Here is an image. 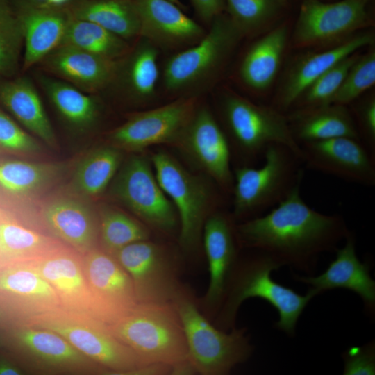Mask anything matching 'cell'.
<instances>
[{"label": "cell", "mask_w": 375, "mask_h": 375, "mask_svg": "<svg viewBox=\"0 0 375 375\" xmlns=\"http://www.w3.org/2000/svg\"><path fill=\"white\" fill-rule=\"evenodd\" d=\"M242 247L262 251L282 266L312 275L318 257L336 251L350 233L343 217L322 213L303 199L301 185L271 210L235 225Z\"/></svg>", "instance_id": "cell-1"}, {"label": "cell", "mask_w": 375, "mask_h": 375, "mask_svg": "<svg viewBox=\"0 0 375 375\" xmlns=\"http://www.w3.org/2000/svg\"><path fill=\"white\" fill-rule=\"evenodd\" d=\"M250 249L252 251L250 256L238 259L225 297L216 315L218 328L224 331L235 328L242 303L249 298L258 297L278 312L276 328L289 335H294L299 317L315 296L308 291L305 295L299 294L292 288L274 281L271 273L282 265L267 253Z\"/></svg>", "instance_id": "cell-2"}, {"label": "cell", "mask_w": 375, "mask_h": 375, "mask_svg": "<svg viewBox=\"0 0 375 375\" xmlns=\"http://www.w3.org/2000/svg\"><path fill=\"white\" fill-rule=\"evenodd\" d=\"M107 326L145 366H167L172 373L174 367L189 361L183 328L172 303L138 302Z\"/></svg>", "instance_id": "cell-3"}, {"label": "cell", "mask_w": 375, "mask_h": 375, "mask_svg": "<svg viewBox=\"0 0 375 375\" xmlns=\"http://www.w3.org/2000/svg\"><path fill=\"white\" fill-rule=\"evenodd\" d=\"M262 159L260 167L241 166L234 169L231 194L235 220L243 222L265 214L301 185L304 165L291 148L272 144Z\"/></svg>", "instance_id": "cell-4"}, {"label": "cell", "mask_w": 375, "mask_h": 375, "mask_svg": "<svg viewBox=\"0 0 375 375\" xmlns=\"http://www.w3.org/2000/svg\"><path fill=\"white\" fill-rule=\"evenodd\" d=\"M181 322L188 360L197 374L224 375L251 356L253 348L244 328L224 331L199 311L192 295L183 286L172 301Z\"/></svg>", "instance_id": "cell-5"}, {"label": "cell", "mask_w": 375, "mask_h": 375, "mask_svg": "<svg viewBox=\"0 0 375 375\" xmlns=\"http://www.w3.org/2000/svg\"><path fill=\"white\" fill-rule=\"evenodd\" d=\"M19 326L59 334L90 360L114 374H139L146 367L112 335L107 324L87 314L60 308L32 317Z\"/></svg>", "instance_id": "cell-6"}, {"label": "cell", "mask_w": 375, "mask_h": 375, "mask_svg": "<svg viewBox=\"0 0 375 375\" xmlns=\"http://www.w3.org/2000/svg\"><path fill=\"white\" fill-rule=\"evenodd\" d=\"M222 112L231 156L234 153L240 162L238 167L253 166L274 143L289 147L301 158L300 146L292 136L287 117L274 107L230 94L223 101Z\"/></svg>", "instance_id": "cell-7"}, {"label": "cell", "mask_w": 375, "mask_h": 375, "mask_svg": "<svg viewBox=\"0 0 375 375\" xmlns=\"http://www.w3.org/2000/svg\"><path fill=\"white\" fill-rule=\"evenodd\" d=\"M157 181L171 199L179 220L178 241L186 253L198 250L207 218L219 201L208 183L182 166L165 151L151 157Z\"/></svg>", "instance_id": "cell-8"}, {"label": "cell", "mask_w": 375, "mask_h": 375, "mask_svg": "<svg viewBox=\"0 0 375 375\" xmlns=\"http://www.w3.org/2000/svg\"><path fill=\"white\" fill-rule=\"evenodd\" d=\"M107 189L113 201L149 228L169 234L179 228L176 210L144 156L135 154L124 160Z\"/></svg>", "instance_id": "cell-9"}, {"label": "cell", "mask_w": 375, "mask_h": 375, "mask_svg": "<svg viewBox=\"0 0 375 375\" xmlns=\"http://www.w3.org/2000/svg\"><path fill=\"white\" fill-rule=\"evenodd\" d=\"M210 23L209 31L197 43L167 60L163 82L168 90H188L210 79L243 36L228 15L222 13Z\"/></svg>", "instance_id": "cell-10"}, {"label": "cell", "mask_w": 375, "mask_h": 375, "mask_svg": "<svg viewBox=\"0 0 375 375\" xmlns=\"http://www.w3.org/2000/svg\"><path fill=\"white\" fill-rule=\"evenodd\" d=\"M70 162H38L0 157V208L31 222L39 219L38 204L60 186Z\"/></svg>", "instance_id": "cell-11"}, {"label": "cell", "mask_w": 375, "mask_h": 375, "mask_svg": "<svg viewBox=\"0 0 375 375\" xmlns=\"http://www.w3.org/2000/svg\"><path fill=\"white\" fill-rule=\"evenodd\" d=\"M112 255L129 274L139 303H172L182 288L176 261L160 244L138 241Z\"/></svg>", "instance_id": "cell-12"}, {"label": "cell", "mask_w": 375, "mask_h": 375, "mask_svg": "<svg viewBox=\"0 0 375 375\" xmlns=\"http://www.w3.org/2000/svg\"><path fill=\"white\" fill-rule=\"evenodd\" d=\"M38 210L46 230L63 243L82 254L97 247L99 212L92 199L59 186L40 201Z\"/></svg>", "instance_id": "cell-13"}, {"label": "cell", "mask_w": 375, "mask_h": 375, "mask_svg": "<svg viewBox=\"0 0 375 375\" xmlns=\"http://www.w3.org/2000/svg\"><path fill=\"white\" fill-rule=\"evenodd\" d=\"M195 111L193 98H182L167 105L136 113L111 131L110 144L139 152L162 143H176Z\"/></svg>", "instance_id": "cell-14"}, {"label": "cell", "mask_w": 375, "mask_h": 375, "mask_svg": "<svg viewBox=\"0 0 375 375\" xmlns=\"http://www.w3.org/2000/svg\"><path fill=\"white\" fill-rule=\"evenodd\" d=\"M370 0H341L327 3L303 0L294 31L298 47L326 44L366 26Z\"/></svg>", "instance_id": "cell-15"}, {"label": "cell", "mask_w": 375, "mask_h": 375, "mask_svg": "<svg viewBox=\"0 0 375 375\" xmlns=\"http://www.w3.org/2000/svg\"><path fill=\"white\" fill-rule=\"evenodd\" d=\"M97 319L110 324L138 303L133 281L115 256L98 247L83 253Z\"/></svg>", "instance_id": "cell-16"}, {"label": "cell", "mask_w": 375, "mask_h": 375, "mask_svg": "<svg viewBox=\"0 0 375 375\" xmlns=\"http://www.w3.org/2000/svg\"><path fill=\"white\" fill-rule=\"evenodd\" d=\"M175 144L223 191L232 192L234 181L230 144L209 110H195Z\"/></svg>", "instance_id": "cell-17"}, {"label": "cell", "mask_w": 375, "mask_h": 375, "mask_svg": "<svg viewBox=\"0 0 375 375\" xmlns=\"http://www.w3.org/2000/svg\"><path fill=\"white\" fill-rule=\"evenodd\" d=\"M299 146L308 169L360 185H375V155L359 140L339 137Z\"/></svg>", "instance_id": "cell-18"}, {"label": "cell", "mask_w": 375, "mask_h": 375, "mask_svg": "<svg viewBox=\"0 0 375 375\" xmlns=\"http://www.w3.org/2000/svg\"><path fill=\"white\" fill-rule=\"evenodd\" d=\"M61 307L51 285L23 261L0 265V311L22 325Z\"/></svg>", "instance_id": "cell-19"}, {"label": "cell", "mask_w": 375, "mask_h": 375, "mask_svg": "<svg viewBox=\"0 0 375 375\" xmlns=\"http://www.w3.org/2000/svg\"><path fill=\"white\" fill-rule=\"evenodd\" d=\"M235 219L221 211L206 219L202 234L207 258L209 282L202 304L208 314L217 315L240 258Z\"/></svg>", "instance_id": "cell-20"}, {"label": "cell", "mask_w": 375, "mask_h": 375, "mask_svg": "<svg viewBox=\"0 0 375 375\" xmlns=\"http://www.w3.org/2000/svg\"><path fill=\"white\" fill-rule=\"evenodd\" d=\"M23 262L51 285L62 308L97 319L81 253L64 244L42 256Z\"/></svg>", "instance_id": "cell-21"}, {"label": "cell", "mask_w": 375, "mask_h": 375, "mask_svg": "<svg viewBox=\"0 0 375 375\" xmlns=\"http://www.w3.org/2000/svg\"><path fill=\"white\" fill-rule=\"evenodd\" d=\"M39 64L53 77L92 94L115 81L119 60H111L70 45L60 44Z\"/></svg>", "instance_id": "cell-22"}, {"label": "cell", "mask_w": 375, "mask_h": 375, "mask_svg": "<svg viewBox=\"0 0 375 375\" xmlns=\"http://www.w3.org/2000/svg\"><path fill=\"white\" fill-rule=\"evenodd\" d=\"M336 258L322 274L314 276L294 275L297 281L310 286L308 292L315 297L324 291L344 288L358 294L365 310L372 315L375 310V282L369 274V265L358 259L356 239L350 232L345 244L336 249Z\"/></svg>", "instance_id": "cell-23"}, {"label": "cell", "mask_w": 375, "mask_h": 375, "mask_svg": "<svg viewBox=\"0 0 375 375\" xmlns=\"http://www.w3.org/2000/svg\"><path fill=\"white\" fill-rule=\"evenodd\" d=\"M140 36L156 47L176 48L194 45L205 30L169 0H135Z\"/></svg>", "instance_id": "cell-24"}, {"label": "cell", "mask_w": 375, "mask_h": 375, "mask_svg": "<svg viewBox=\"0 0 375 375\" xmlns=\"http://www.w3.org/2000/svg\"><path fill=\"white\" fill-rule=\"evenodd\" d=\"M15 10L24 35L23 68L27 69L62 43L71 15L67 9L47 3L22 2Z\"/></svg>", "instance_id": "cell-25"}, {"label": "cell", "mask_w": 375, "mask_h": 375, "mask_svg": "<svg viewBox=\"0 0 375 375\" xmlns=\"http://www.w3.org/2000/svg\"><path fill=\"white\" fill-rule=\"evenodd\" d=\"M373 42L374 35L372 33H360L333 48L305 56L290 71L276 99L274 108L281 112L287 110L328 69Z\"/></svg>", "instance_id": "cell-26"}, {"label": "cell", "mask_w": 375, "mask_h": 375, "mask_svg": "<svg viewBox=\"0 0 375 375\" xmlns=\"http://www.w3.org/2000/svg\"><path fill=\"white\" fill-rule=\"evenodd\" d=\"M287 118L292 136L299 144L339 137L360 141L353 115L346 106L330 103L297 110Z\"/></svg>", "instance_id": "cell-27"}, {"label": "cell", "mask_w": 375, "mask_h": 375, "mask_svg": "<svg viewBox=\"0 0 375 375\" xmlns=\"http://www.w3.org/2000/svg\"><path fill=\"white\" fill-rule=\"evenodd\" d=\"M0 103L34 137L51 148L56 136L32 82L25 77L0 83Z\"/></svg>", "instance_id": "cell-28"}, {"label": "cell", "mask_w": 375, "mask_h": 375, "mask_svg": "<svg viewBox=\"0 0 375 375\" xmlns=\"http://www.w3.org/2000/svg\"><path fill=\"white\" fill-rule=\"evenodd\" d=\"M64 244L50 233L1 208L0 265L37 258Z\"/></svg>", "instance_id": "cell-29"}, {"label": "cell", "mask_w": 375, "mask_h": 375, "mask_svg": "<svg viewBox=\"0 0 375 375\" xmlns=\"http://www.w3.org/2000/svg\"><path fill=\"white\" fill-rule=\"evenodd\" d=\"M41 86L62 120L78 132L92 130L101 115L100 104L90 94L51 76H40Z\"/></svg>", "instance_id": "cell-30"}, {"label": "cell", "mask_w": 375, "mask_h": 375, "mask_svg": "<svg viewBox=\"0 0 375 375\" xmlns=\"http://www.w3.org/2000/svg\"><path fill=\"white\" fill-rule=\"evenodd\" d=\"M287 37V28L281 26L272 30L249 49L240 67V76L251 89L263 91L271 85L280 67Z\"/></svg>", "instance_id": "cell-31"}, {"label": "cell", "mask_w": 375, "mask_h": 375, "mask_svg": "<svg viewBox=\"0 0 375 375\" xmlns=\"http://www.w3.org/2000/svg\"><path fill=\"white\" fill-rule=\"evenodd\" d=\"M67 10L73 17L95 23L126 40L140 36L135 0H79Z\"/></svg>", "instance_id": "cell-32"}, {"label": "cell", "mask_w": 375, "mask_h": 375, "mask_svg": "<svg viewBox=\"0 0 375 375\" xmlns=\"http://www.w3.org/2000/svg\"><path fill=\"white\" fill-rule=\"evenodd\" d=\"M123 159V151L110 144L95 148L76 163L68 186L92 200L107 190Z\"/></svg>", "instance_id": "cell-33"}, {"label": "cell", "mask_w": 375, "mask_h": 375, "mask_svg": "<svg viewBox=\"0 0 375 375\" xmlns=\"http://www.w3.org/2000/svg\"><path fill=\"white\" fill-rule=\"evenodd\" d=\"M15 338L30 355L47 365L76 368L91 361L63 337L50 330L19 326Z\"/></svg>", "instance_id": "cell-34"}, {"label": "cell", "mask_w": 375, "mask_h": 375, "mask_svg": "<svg viewBox=\"0 0 375 375\" xmlns=\"http://www.w3.org/2000/svg\"><path fill=\"white\" fill-rule=\"evenodd\" d=\"M158 53L154 44L143 39L124 60H119L115 81L132 97L142 100L153 95L158 78Z\"/></svg>", "instance_id": "cell-35"}, {"label": "cell", "mask_w": 375, "mask_h": 375, "mask_svg": "<svg viewBox=\"0 0 375 375\" xmlns=\"http://www.w3.org/2000/svg\"><path fill=\"white\" fill-rule=\"evenodd\" d=\"M60 44L70 45L115 60L122 58L130 51L124 38L95 23L72 15Z\"/></svg>", "instance_id": "cell-36"}, {"label": "cell", "mask_w": 375, "mask_h": 375, "mask_svg": "<svg viewBox=\"0 0 375 375\" xmlns=\"http://www.w3.org/2000/svg\"><path fill=\"white\" fill-rule=\"evenodd\" d=\"M98 212L99 242L106 252L112 255L131 243L149 240V228L124 211L102 203Z\"/></svg>", "instance_id": "cell-37"}, {"label": "cell", "mask_w": 375, "mask_h": 375, "mask_svg": "<svg viewBox=\"0 0 375 375\" xmlns=\"http://www.w3.org/2000/svg\"><path fill=\"white\" fill-rule=\"evenodd\" d=\"M23 46V31L16 10L8 0H0V76L15 73Z\"/></svg>", "instance_id": "cell-38"}, {"label": "cell", "mask_w": 375, "mask_h": 375, "mask_svg": "<svg viewBox=\"0 0 375 375\" xmlns=\"http://www.w3.org/2000/svg\"><path fill=\"white\" fill-rule=\"evenodd\" d=\"M356 53L342 59L315 80L294 103L298 106V110L330 104L348 72L358 58L359 56Z\"/></svg>", "instance_id": "cell-39"}, {"label": "cell", "mask_w": 375, "mask_h": 375, "mask_svg": "<svg viewBox=\"0 0 375 375\" xmlns=\"http://www.w3.org/2000/svg\"><path fill=\"white\" fill-rule=\"evenodd\" d=\"M228 17L242 35L253 33L276 12L281 0H225Z\"/></svg>", "instance_id": "cell-40"}, {"label": "cell", "mask_w": 375, "mask_h": 375, "mask_svg": "<svg viewBox=\"0 0 375 375\" xmlns=\"http://www.w3.org/2000/svg\"><path fill=\"white\" fill-rule=\"evenodd\" d=\"M375 83V53L359 56L348 72L330 103L347 106L353 102Z\"/></svg>", "instance_id": "cell-41"}, {"label": "cell", "mask_w": 375, "mask_h": 375, "mask_svg": "<svg viewBox=\"0 0 375 375\" xmlns=\"http://www.w3.org/2000/svg\"><path fill=\"white\" fill-rule=\"evenodd\" d=\"M0 150L32 157L42 154L43 149L38 140L0 109Z\"/></svg>", "instance_id": "cell-42"}, {"label": "cell", "mask_w": 375, "mask_h": 375, "mask_svg": "<svg viewBox=\"0 0 375 375\" xmlns=\"http://www.w3.org/2000/svg\"><path fill=\"white\" fill-rule=\"evenodd\" d=\"M344 375L375 374V344L372 341L362 347H353L342 356Z\"/></svg>", "instance_id": "cell-43"}, {"label": "cell", "mask_w": 375, "mask_h": 375, "mask_svg": "<svg viewBox=\"0 0 375 375\" xmlns=\"http://www.w3.org/2000/svg\"><path fill=\"white\" fill-rule=\"evenodd\" d=\"M356 125L362 143L375 155V99L370 98L358 107Z\"/></svg>", "instance_id": "cell-44"}, {"label": "cell", "mask_w": 375, "mask_h": 375, "mask_svg": "<svg viewBox=\"0 0 375 375\" xmlns=\"http://www.w3.org/2000/svg\"><path fill=\"white\" fill-rule=\"evenodd\" d=\"M199 17L210 23L226 9L225 0H190Z\"/></svg>", "instance_id": "cell-45"}, {"label": "cell", "mask_w": 375, "mask_h": 375, "mask_svg": "<svg viewBox=\"0 0 375 375\" xmlns=\"http://www.w3.org/2000/svg\"><path fill=\"white\" fill-rule=\"evenodd\" d=\"M22 371L10 362L0 360V375H19Z\"/></svg>", "instance_id": "cell-46"}, {"label": "cell", "mask_w": 375, "mask_h": 375, "mask_svg": "<svg viewBox=\"0 0 375 375\" xmlns=\"http://www.w3.org/2000/svg\"><path fill=\"white\" fill-rule=\"evenodd\" d=\"M49 5L59 6L61 4L65 3L68 0H45Z\"/></svg>", "instance_id": "cell-47"}, {"label": "cell", "mask_w": 375, "mask_h": 375, "mask_svg": "<svg viewBox=\"0 0 375 375\" xmlns=\"http://www.w3.org/2000/svg\"><path fill=\"white\" fill-rule=\"evenodd\" d=\"M169 1L175 3L178 6H179L181 9L185 10L184 5L179 0H169Z\"/></svg>", "instance_id": "cell-48"}, {"label": "cell", "mask_w": 375, "mask_h": 375, "mask_svg": "<svg viewBox=\"0 0 375 375\" xmlns=\"http://www.w3.org/2000/svg\"><path fill=\"white\" fill-rule=\"evenodd\" d=\"M1 208H0V219H1Z\"/></svg>", "instance_id": "cell-49"}, {"label": "cell", "mask_w": 375, "mask_h": 375, "mask_svg": "<svg viewBox=\"0 0 375 375\" xmlns=\"http://www.w3.org/2000/svg\"><path fill=\"white\" fill-rule=\"evenodd\" d=\"M282 3H283L284 1H285L286 0H281Z\"/></svg>", "instance_id": "cell-50"}, {"label": "cell", "mask_w": 375, "mask_h": 375, "mask_svg": "<svg viewBox=\"0 0 375 375\" xmlns=\"http://www.w3.org/2000/svg\"><path fill=\"white\" fill-rule=\"evenodd\" d=\"M2 316H3V315H2V314H1V311H0V317H2Z\"/></svg>", "instance_id": "cell-51"}, {"label": "cell", "mask_w": 375, "mask_h": 375, "mask_svg": "<svg viewBox=\"0 0 375 375\" xmlns=\"http://www.w3.org/2000/svg\"><path fill=\"white\" fill-rule=\"evenodd\" d=\"M0 343H1V341H0Z\"/></svg>", "instance_id": "cell-52"}]
</instances>
